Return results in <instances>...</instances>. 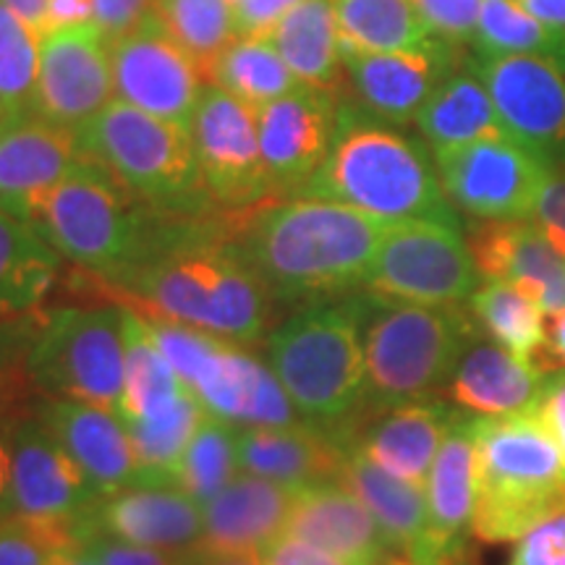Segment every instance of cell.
Instances as JSON below:
<instances>
[{"label":"cell","mask_w":565,"mask_h":565,"mask_svg":"<svg viewBox=\"0 0 565 565\" xmlns=\"http://www.w3.org/2000/svg\"><path fill=\"white\" fill-rule=\"evenodd\" d=\"M103 286L121 307L242 345L263 341L275 301L238 249L233 212L168 217L150 254Z\"/></svg>","instance_id":"cell-1"},{"label":"cell","mask_w":565,"mask_h":565,"mask_svg":"<svg viewBox=\"0 0 565 565\" xmlns=\"http://www.w3.org/2000/svg\"><path fill=\"white\" fill-rule=\"evenodd\" d=\"M385 221L320 196L233 212V236L275 301L317 303L364 286Z\"/></svg>","instance_id":"cell-2"},{"label":"cell","mask_w":565,"mask_h":565,"mask_svg":"<svg viewBox=\"0 0 565 565\" xmlns=\"http://www.w3.org/2000/svg\"><path fill=\"white\" fill-rule=\"evenodd\" d=\"M301 196L341 202L385 223L458 225L437 166L419 141L372 121L364 110L343 103L328 158Z\"/></svg>","instance_id":"cell-3"},{"label":"cell","mask_w":565,"mask_h":565,"mask_svg":"<svg viewBox=\"0 0 565 565\" xmlns=\"http://www.w3.org/2000/svg\"><path fill=\"white\" fill-rule=\"evenodd\" d=\"M11 215L30 223L63 259L103 282L134 270L168 221L89 154L58 186L24 202Z\"/></svg>","instance_id":"cell-4"},{"label":"cell","mask_w":565,"mask_h":565,"mask_svg":"<svg viewBox=\"0 0 565 565\" xmlns=\"http://www.w3.org/2000/svg\"><path fill=\"white\" fill-rule=\"evenodd\" d=\"M267 364L303 422L349 443V422L366 408L359 301H317L267 335Z\"/></svg>","instance_id":"cell-5"},{"label":"cell","mask_w":565,"mask_h":565,"mask_svg":"<svg viewBox=\"0 0 565 565\" xmlns=\"http://www.w3.org/2000/svg\"><path fill=\"white\" fill-rule=\"evenodd\" d=\"M477 505L471 534L515 542L536 521L565 505L561 445L532 414L475 416Z\"/></svg>","instance_id":"cell-6"},{"label":"cell","mask_w":565,"mask_h":565,"mask_svg":"<svg viewBox=\"0 0 565 565\" xmlns=\"http://www.w3.org/2000/svg\"><path fill=\"white\" fill-rule=\"evenodd\" d=\"M359 301L366 364V408L429 401L448 385L475 322L458 307H422L366 294Z\"/></svg>","instance_id":"cell-7"},{"label":"cell","mask_w":565,"mask_h":565,"mask_svg":"<svg viewBox=\"0 0 565 565\" xmlns=\"http://www.w3.org/2000/svg\"><path fill=\"white\" fill-rule=\"evenodd\" d=\"M84 154L103 162L147 207L168 217L215 215L192 131L113 100L79 131Z\"/></svg>","instance_id":"cell-8"},{"label":"cell","mask_w":565,"mask_h":565,"mask_svg":"<svg viewBox=\"0 0 565 565\" xmlns=\"http://www.w3.org/2000/svg\"><path fill=\"white\" fill-rule=\"evenodd\" d=\"M141 317L158 349L210 416L233 427H286L303 422L270 364L244 351L242 343L162 317Z\"/></svg>","instance_id":"cell-9"},{"label":"cell","mask_w":565,"mask_h":565,"mask_svg":"<svg viewBox=\"0 0 565 565\" xmlns=\"http://www.w3.org/2000/svg\"><path fill=\"white\" fill-rule=\"evenodd\" d=\"M26 372L40 398L82 401L118 412L126 383L121 303L40 312Z\"/></svg>","instance_id":"cell-10"},{"label":"cell","mask_w":565,"mask_h":565,"mask_svg":"<svg viewBox=\"0 0 565 565\" xmlns=\"http://www.w3.org/2000/svg\"><path fill=\"white\" fill-rule=\"evenodd\" d=\"M469 242L458 225L404 221L387 225L366 270V294L422 307H458L479 288Z\"/></svg>","instance_id":"cell-11"},{"label":"cell","mask_w":565,"mask_h":565,"mask_svg":"<svg viewBox=\"0 0 565 565\" xmlns=\"http://www.w3.org/2000/svg\"><path fill=\"white\" fill-rule=\"evenodd\" d=\"M443 192L479 221H529L553 166L519 141L479 139L435 152Z\"/></svg>","instance_id":"cell-12"},{"label":"cell","mask_w":565,"mask_h":565,"mask_svg":"<svg viewBox=\"0 0 565 565\" xmlns=\"http://www.w3.org/2000/svg\"><path fill=\"white\" fill-rule=\"evenodd\" d=\"M192 139L204 189L221 212H244L273 202L257 110L207 84L192 121Z\"/></svg>","instance_id":"cell-13"},{"label":"cell","mask_w":565,"mask_h":565,"mask_svg":"<svg viewBox=\"0 0 565 565\" xmlns=\"http://www.w3.org/2000/svg\"><path fill=\"white\" fill-rule=\"evenodd\" d=\"M469 68L490 92L508 139L550 166L565 160V61L555 55H477Z\"/></svg>","instance_id":"cell-14"},{"label":"cell","mask_w":565,"mask_h":565,"mask_svg":"<svg viewBox=\"0 0 565 565\" xmlns=\"http://www.w3.org/2000/svg\"><path fill=\"white\" fill-rule=\"evenodd\" d=\"M11 450V515L42 524L97 526L103 494L40 422L34 408L13 422Z\"/></svg>","instance_id":"cell-15"},{"label":"cell","mask_w":565,"mask_h":565,"mask_svg":"<svg viewBox=\"0 0 565 565\" xmlns=\"http://www.w3.org/2000/svg\"><path fill=\"white\" fill-rule=\"evenodd\" d=\"M110 66L116 100L192 131L207 79L192 55L168 38L154 13L137 32L110 42Z\"/></svg>","instance_id":"cell-16"},{"label":"cell","mask_w":565,"mask_h":565,"mask_svg":"<svg viewBox=\"0 0 565 565\" xmlns=\"http://www.w3.org/2000/svg\"><path fill=\"white\" fill-rule=\"evenodd\" d=\"M116 100L110 40L97 24L40 34L38 113L79 134Z\"/></svg>","instance_id":"cell-17"},{"label":"cell","mask_w":565,"mask_h":565,"mask_svg":"<svg viewBox=\"0 0 565 565\" xmlns=\"http://www.w3.org/2000/svg\"><path fill=\"white\" fill-rule=\"evenodd\" d=\"M341 95L301 84L257 110L259 150L275 200L301 196L333 145Z\"/></svg>","instance_id":"cell-18"},{"label":"cell","mask_w":565,"mask_h":565,"mask_svg":"<svg viewBox=\"0 0 565 565\" xmlns=\"http://www.w3.org/2000/svg\"><path fill=\"white\" fill-rule=\"evenodd\" d=\"M343 71L359 105L383 121L406 124L419 116L433 92L454 74V45L433 40L406 53L341 51Z\"/></svg>","instance_id":"cell-19"},{"label":"cell","mask_w":565,"mask_h":565,"mask_svg":"<svg viewBox=\"0 0 565 565\" xmlns=\"http://www.w3.org/2000/svg\"><path fill=\"white\" fill-rule=\"evenodd\" d=\"M466 242L484 280L521 288L547 317L565 312V257L532 221H482Z\"/></svg>","instance_id":"cell-20"},{"label":"cell","mask_w":565,"mask_h":565,"mask_svg":"<svg viewBox=\"0 0 565 565\" xmlns=\"http://www.w3.org/2000/svg\"><path fill=\"white\" fill-rule=\"evenodd\" d=\"M286 534L359 565H412L391 547L362 500L338 479L294 494Z\"/></svg>","instance_id":"cell-21"},{"label":"cell","mask_w":565,"mask_h":565,"mask_svg":"<svg viewBox=\"0 0 565 565\" xmlns=\"http://www.w3.org/2000/svg\"><path fill=\"white\" fill-rule=\"evenodd\" d=\"M97 532L129 545L196 553L202 547L204 513L175 482H134L103 498L97 508Z\"/></svg>","instance_id":"cell-22"},{"label":"cell","mask_w":565,"mask_h":565,"mask_svg":"<svg viewBox=\"0 0 565 565\" xmlns=\"http://www.w3.org/2000/svg\"><path fill=\"white\" fill-rule=\"evenodd\" d=\"M34 412L55 440L66 448V454L82 466L103 498L139 479L141 471L129 429L116 412L82 401L55 398H40Z\"/></svg>","instance_id":"cell-23"},{"label":"cell","mask_w":565,"mask_h":565,"mask_svg":"<svg viewBox=\"0 0 565 565\" xmlns=\"http://www.w3.org/2000/svg\"><path fill=\"white\" fill-rule=\"evenodd\" d=\"M545 370L532 359L519 356L492 338H469L445 393L466 414L513 416L532 414L540 404Z\"/></svg>","instance_id":"cell-24"},{"label":"cell","mask_w":565,"mask_h":565,"mask_svg":"<svg viewBox=\"0 0 565 565\" xmlns=\"http://www.w3.org/2000/svg\"><path fill=\"white\" fill-rule=\"evenodd\" d=\"M238 469L299 492L303 487L335 482L349 443L309 422L286 427H238Z\"/></svg>","instance_id":"cell-25"},{"label":"cell","mask_w":565,"mask_h":565,"mask_svg":"<svg viewBox=\"0 0 565 565\" xmlns=\"http://www.w3.org/2000/svg\"><path fill=\"white\" fill-rule=\"evenodd\" d=\"M84 150L79 134L40 113L0 124V210L21 204L58 186L79 166Z\"/></svg>","instance_id":"cell-26"},{"label":"cell","mask_w":565,"mask_h":565,"mask_svg":"<svg viewBox=\"0 0 565 565\" xmlns=\"http://www.w3.org/2000/svg\"><path fill=\"white\" fill-rule=\"evenodd\" d=\"M429 540L437 565L454 563L475 524L477 505V445L475 414L458 412L440 454L429 469L427 484Z\"/></svg>","instance_id":"cell-27"},{"label":"cell","mask_w":565,"mask_h":565,"mask_svg":"<svg viewBox=\"0 0 565 565\" xmlns=\"http://www.w3.org/2000/svg\"><path fill=\"white\" fill-rule=\"evenodd\" d=\"M294 494V490L270 479L238 471V477L223 492L202 505L204 534L200 550L259 553L286 534Z\"/></svg>","instance_id":"cell-28"},{"label":"cell","mask_w":565,"mask_h":565,"mask_svg":"<svg viewBox=\"0 0 565 565\" xmlns=\"http://www.w3.org/2000/svg\"><path fill=\"white\" fill-rule=\"evenodd\" d=\"M456 414L454 406L433 398L387 408L351 445L387 475L424 490Z\"/></svg>","instance_id":"cell-29"},{"label":"cell","mask_w":565,"mask_h":565,"mask_svg":"<svg viewBox=\"0 0 565 565\" xmlns=\"http://www.w3.org/2000/svg\"><path fill=\"white\" fill-rule=\"evenodd\" d=\"M338 482H343L362 500L395 553L404 555L412 565H437L429 540L427 494L422 487L387 475L364 454H359L351 443Z\"/></svg>","instance_id":"cell-30"},{"label":"cell","mask_w":565,"mask_h":565,"mask_svg":"<svg viewBox=\"0 0 565 565\" xmlns=\"http://www.w3.org/2000/svg\"><path fill=\"white\" fill-rule=\"evenodd\" d=\"M265 40L301 84L341 95L345 71L335 0H303L265 34Z\"/></svg>","instance_id":"cell-31"},{"label":"cell","mask_w":565,"mask_h":565,"mask_svg":"<svg viewBox=\"0 0 565 565\" xmlns=\"http://www.w3.org/2000/svg\"><path fill=\"white\" fill-rule=\"evenodd\" d=\"M63 257L30 223L0 210V320L42 312Z\"/></svg>","instance_id":"cell-32"},{"label":"cell","mask_w":565,"mask_h":565,"mask_svg":"<svg viewBox=\"0 0 565 565\" xmlns=\"http://www.w3.org/2000/svg\"><path fill=\"white\" fill-rule=\"evenodd\" d=\"M414 121L435 152L479 139L508 137L490 92L471 68L454 71L424 103Z\"/></svg>","instance_id":"cell-33"},{"label":"cell","mask_w":565,"mask_h":565,"mask_svg":"<svg viewBox=\"0 0 565 565\" xmlns=\"http://www.w3.org/2000/svg\"><path fill=\"white\" fill-rule=\"evenodd\" d=\"M341 51L406 53L435 40L412 0H335Z\"/></svg>","instance_id":"cell-34"},{"label":"cell","mask_w":565,"mask_h":565,"mask_svg":"<svg viewBox=\"0 0 565 565\" xmlns=\"http://www.w3.org/2000/svg\"><path fill=\"white\" fill-rule=\"evenodd\" d=\"M207 84L259 110L301 87L296 74L265 38H238L207 71Z\"/></svg>","instance_id":"cell-35"},{"label":"cell","mask_w":565,"mask_h":565,"mask_svg":"<svg viewBox=\"0 0 565 565\" xmlns=\"http://www.w3.org/2000/svg\"><path fill=\"white\" fill-rule=\"evenodd\" d=\"M471 315L492 341L524 359H536L547 343V315L532 296L503 280H487L469 299Z\"/></svg>","instance_id":"cell-36"},{"label":"cell","mask_w":565,"mask_h":565,"mask_svg":"<svg viewBox=\"0 0 565 565\" xmlns=\"http://www.w3.org/2000/svg\"><path fill=\"white\" fill-rule=\"evenodd\" d=\"M154 19L181 51L192 55L204 79L225 47L238 40L236 9L228 0H158Z\"/></svg>","instance_id":"cell-37"},{"label":"cell","mask_w":565,"mask_h":565,"mask_svg":"<svg viewBox=\"0 0 565 565\" xmlns=\"http://www.w3.org/2000/svg\"><path fill=\"white\" fill-rule=\"evenodd\" d=\"M236 433L238 427L207 414L189 440L186 454L175 471V484L192 494L200 505H207L242 471L238 469Z\"/></svg>","instance_id":"cell-38"},{"label":"cell","mask_w":565,"mask_h":565,"mask_svg":"<svg viewBox=\"0 0 565 565\" xmlns=\"http://www.w3.org/2000/svg\"><path fill=\"white\" fill-rule=\"evenodd\" d=\"M40 34L0 3V124L38 113Z\"/></svg>","instance_id":"cell-39"},{"label":"cell","mask_w":565,"mask_h":565,"mask_svg":"<svg viewBox=\"0 0 565 565\" xmlns=\"http://www.w3.org/2000/svg\"><path fill=\"white\" fill-rule=\"evenodd\" d=\"M471 45L477 47V55H555V58H563L565 34L536 21L515 0H482Z\"/></svg>","instance_id":"cell-40"},{"label":"cell","mask_w":565,"mask_h":565,"mask_svg":"<svg viewBox=\"0 0 565 565\" xmlns=\"http://www.w3.org/2000/svg\"><path fill=\"white\" fill-rule=\"evenodd\" d=\"M97 526H63L9 515L0 521V565H58V557L79 547Z\"/></svg>","instance_id":"cell-41"},{"label":"cell","mask_w":565,"mask_h":565,"mask_svg":"<svg viewBox=\"0 0 565 565\" xmlns=\"http://www.w3.org/2000/svg\"><path fill=\"white\" fill-rule=\"evenodd\" d=\"M38 315L0 320V416H9V419H17L34 408L30 401L38 393L30 383L26 356H30L34 330H38Z\"/></svg>","instance_id":"cell-42"},{"label":"cell","mask_w":565,"mask_h":565,"mask_svg":"<svg viewBox=\"0 0 565 565\" xmlns=\"http://www.w3.org/2000/svg\"><path fill=\"white\" fill-rule=\"evenodd\" d=\"M412 3L437 40L450 45L475 42L482 0H412Z\"/></svg>","instance_id":"cell-43"},{"label":"cell","mask_w":565,"mask_h":565,"mask_svg":"<svg viewBox=\"0 0 565 565\" xmlns=\"http://www.w3.org/2000/svg\"><path fill=\"white\" fill-rule=\"evenodd\" d=\"M508 565H565V505L515 540Z\"/></svg>","instance_id":"cell-44"},{"label":"cell","mask_w":565,"mask_h":565,"mask_svg":"<svg viewBox=\"0 0 565 565\" xmlns=\"http://www.w3.org/2000/svg\"><path fill=\"white\" fill-rule=\"evenodd\" d=\"M89 545L103 565H192V553H168V550L129 545L103 532L89 536Z\"/></svg>","instance_id":"cell-45"},{"label":"cell","mask_w":565,"mask_h":565,"mask_svg":"<svg viewBox=\"0 0 565 565\" xmlns=\"http://www.w3.org/2000/svg\"><path fill=\"white\" fill-rule=\"evenodd\" d=\"M154 13V0H92V21L110 42L137 32Z\"/></svg>","instance_id":"cell-46"},{"label":"cell","mask_w":565,"mask_h":565,"mask_svg":"<svg viewBox=\"0 0 565 565\" xmlns=\"http://www.w3.org/2000/svg\"><path fill=\"white\" fill-rule=\"evenodd\" d=\"M529 221L542 231V236L555 246V252L565 257V173L550 175Z\"/></svg>","instance_id":"cell-47"},{"label":"cell","mask_w":565,"mask_h":565,"mask_svg":"<svg viewBox=\"0 0 565 565\" xmlns=\"http://www.w3.org/2000/svg\"><path fill=\"white\" fill-rule=\"evenodd\" d=\"M259 557L265 565H359L328 553V550L309 545V542L294 540L288 534L278 536L265 550H259Z\"/></svg>","instance_id":"cell-48"},{"label":"cell","mask_w":565,"mask_h":565,"mask_svg":"<svg viewBox=\"0 0 565 565\" xmlns=\"http://www.w3.org/2000/svg\"><path fill=\"white\" fill-rule=\"evenodd\" d=\"M534 414L545 422L565 458V366L545 372V383H542L540 404H536Z\"/></svg>","instance_id":"cell-49"},{"label":"cell","mask_w":565,"mask_h":565,"mask_svg":"<svg viewBox=\"0 0 565 565\" xmlns=\"http://www.w3.org/2000/svg\"><path fill=\"white\" fill-rule=\"evenodd\" d=\"M82 24H95L92 21V0H47L45 32Z\"/></svg>","instance_id":"cell-50"},{"label":"cell","mask_w":565,"mask_h":565,"mask_svg":"<svg viewBox=\"0 0 565 565\" xmlns=\"http://www.w3.org/2000/svg\"><path fill=\"white\" fill-rule=\"evenodd\" d=\"M17 419L0 416V521L9 519V515L13 513V505H11V475H13L11 427Z\"/></svg>","instance_id":"cell-51"},{"label":"cell","mask_w":565,"mask_h":565,"mask_svg":"<svg viewBox=\"0 0 565 565\" xmlns=\"http://www.w3.org/2000/svg\"><path fill=\"white\" fill-rule=\"evenodd\" d=\"M547 343H545V362L542 370H557L565 366V312L547 317Z\"/></svg>","instance_id":"cell-52"},{"label":"cell","mask_w":565,"mask_h":565,"mask_svg":"<svg viewBox=\"0 0 565 565\" xmlns=\"http://www.w3.org/2000/svg\"><path fill=\"white\" fill-rule=\"evenodd\" d=\"M515 3L550 30L565 34V0H515Z\"/></svg>","instance_id":"cell-53"},{"label":"cell","mask_w":565,"mask_h":565,"mask_svg":"<svg viewBox=\"0 0 565 565\" xmlns=\"http://www.w3.org/2000/svg\"><path fill=\"white\" fill-rule=\"evenodd\" d=\"M6 9L17 13V17L24 21L26 26H32L34 32H45V9L47 0H0Z\"/></svg>","instance_id":"cell-54"},{"label":"cell","mask_w":565,"mask_h":565,"mask_svg":"<svg viewBox=\"0 0 565 565\" xmlns=\"http://www.w3.org/2000/svg\"><path fill=\"white\" fill-rule=\"evenodd\" d=\"M192 565H265L259 553H192Z\"/></svg>","instance_id":"cell-55"},{"label":"cell","mask_w":565,"mask_h":565,"mask_svg":"<svg viewBox=\"0 0 565 565\" xmlns=\"http://www.w3.org/2000/svg\"><path fill=\"white\" fill-rule=\"evenodd\" d=\"M58 565H103L100 557H97L95 550H92L89 540L79 547H71L58 557Z\"/></svg>","instance_id":"cell-56"},{"label":"cell","mask_w":565,"mask_h":565,"mask_svg":"<svg viewBox=\"0 0 565 565\" xmlns=\"http://www.w3.org/2000/svg\"><path fill=\"white\" fill-rule=\"evenodd\" d=\"M228 3H233V6H236V3H242V0H228Z\"/></svg>","instance_id":"cell-57"},{"label":"cell","mask_w":565,"mask_h":565,"mask_svg":"<svg viewBox=\"0 0 565 565\" xmlns=\"http://www.w3.org/2000/svg\"><path fill=\"white\" fill-rule=\"evenodd\" d=\"M445 565H456V563H445Z\"/></svg>","instance_id":"cell-58"},{"label":"cell","mask_w":565,"mask_h":565,"mask_svg":"<svg viewBox=\"0 0 565 565\" xmlns=\"http://www.w3.org/2000/svg\"><path fill=\"white\" fill-rule=\"evenodd\" d=\"M561 61H565V53H563V58H561Z\"/></svg>","instance_id":"cell-59"},{"label":"cell","mask_w":565,"mask_h":565,"mask_svg":"<svg viewBox=\"0 0 565 565\" xmlns=\"http://www.w3.org/2000/svg\"><path fill=\"white\" fill-rule=\"evenodd\" d=\"M154 3H158V0H154Z\"/></svg>","instance_id":"cell-60"}]
</instances>
